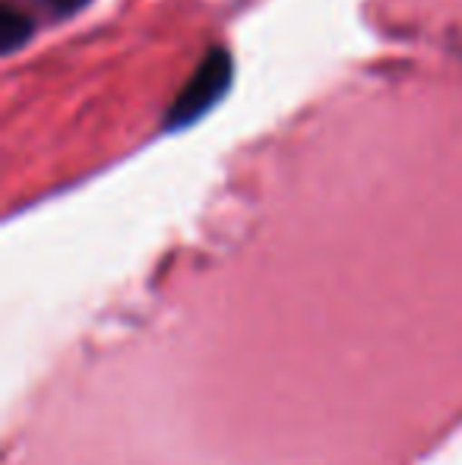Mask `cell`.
Instances as JSON below:
<instances>
[{"instance_id":"obj_2","label":"cell","mask_w":462,"mask_h":465,"mask_svg":"<svg viewBox=\"0 0 462 465\" xmlns=\"http://www.w3.org/2000/svg\"><path fill=\"white\" fill-rule=\"evenodd\" d=\"M29 38H32V19L25 16L23 10L6 4L4 10H0V51L13 54V51L23 48Z\"/></svg>"},{"instance_id":"obj_1","label":"cell","mask_w":462,"mask_h":465,"mask_svg":"<svg viewBox=\"0 0 462 465\" xmlns=\"http://www.w3.org/2000/svg\"><path fill=\"white\" fill-rule=\"evenodd\" d=\"M234 80V61L225 48H212L203 61L197 64V70L191 74V80L181 86V93L174 95V102L168 104V114L162 121V127L168 134L193 127L197 121H203L231 89Z\"/></svg>"},{"instance_id":"obj_3","label":"cell","mask_w":462,"mask_h":465,"mask_svg":"<svg viewBox=\"0 0 462 465\" xmlns=\"http://www.w3.org/2000/svg\"><path fill=\"white\" fill-rule=\"evenodd\" d=\"M42 4L48 6L51 13H57V16H70V13L83 10L89 0H42Z\"/></svg>"}]
</instances>
